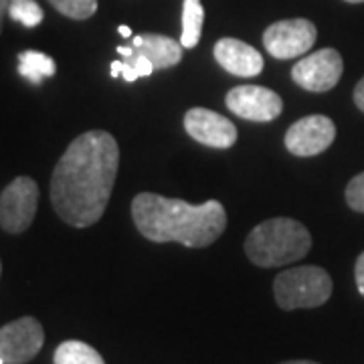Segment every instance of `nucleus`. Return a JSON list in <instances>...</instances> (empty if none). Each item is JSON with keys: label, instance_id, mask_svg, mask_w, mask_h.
<instances>
[{"label": "nucleus", "instance_id": "nucleus-1", "mask_svg": "<svg viewBox=\"0 0 364 364\" xmlns=\"http://www.w3.org/2000/svg\"><path fill=\"white\" fill-rule=\"evenodd\" d=\"M119 164L116 138L91 130L69 144L51 176V203L61 221L90 227L104 217Z\"/></svg>", "mask_w": 364, "mask_h": 364}, {"label": "nucleus", "instance_id": "nucleus-2", "mask_svg": "<svg viewBox=\"0 0 364 364\" xmlns=\"http://www.w3.org/2000/svg\"><path fill=\"white\" fill-rule=\"evenodd\" d=\"M138 231L156 243L176 241L184 247H208L227 227V210L219 200L188 205L181 198L140 193L132 200Z\"/></svg>", "mask_w": 364, "mask_h": 364}, {"label": "nucleus", "instance_id": "nucleus-3", "mask_svg": "<svg viewBox=\"0 0 364 364\" xmlns=\"http://www.w3.org/2000/svg\"><path fill=\"white\" fill-rule=\"evenodd\" d=\"M312 249V235L296 219L277 217L257 225L245 239V253L259 267H282L304 259Z\"/></svg>", "mask_w": 364, "mask_h": 364}, {"label": "nucleus", "instance_id": "nucleus-4", "mask_svg": "<svg viewBox=\"0 0 364 364\" xmlns=\"http://www.w3.org/2000/svg\"><path fill=\"white\" fill-rule=\"evenodd\" d=\"M273 294L282 310L318 308L332 296V277L316 265L291 267L275 277Z\"/></svg>", "mask_w": 364, "mask_h": 364}, {"label": "nucleus", "instance_id": "nucleus-5", "mask_svg": "<svg viewBox=\"0 0 364 364\" xmlns=\"http://www.w3.org/2000/svg\"><path fill=\"white\" fill-rule=\"evenodd\" d=\"M39 205V186L28 176L14 178L0 193V227L6 233H25L35 221Z\"/></svg>", "mask_w": 364, "mask_h": 364}, {"label": "nucleus", "instance_id": "nucleus-6", "mask_svg": "<svg viewBox=\"0 0 364 364\" xmlns=\"http://www.w3.org/2000/svg\"><path fill=\"white\" fill-rule=\"evenodd\" d=\"M316 37L318 31L308 18H287L265 28L263 45L275 59H294L310 51Z\"/></svg>", "mask_w": 364, "mask_h": 364}, {"label": "nucleus", "instance_id": "nucleus-7", "mask_svg": "<svg viewBox=\"0 0 364 364\" xmlns=\"http://www.w3.org/2000/svg\"><path fill=\"white\" fill-rule=\"evenodd\" d=\"M342 71H344L342 55L336 49L328 47V49H320L299 59L291 69V79L301 90L324 93L338 85Z\"/></svg>", "mask_w": 364, "mask_h": 364}, {"label": "nucleus", "instance_id": "nucleus-8", "mask_svg": "<svg viewBox=\"0 0 364 364\" xmlns=\"http://www.w3.org/2000/svg\"><path fill=\"white\" fill-rule=\"evenodd\" d=\"M45 344L39 320L25 316L0 328V358L4 364H26Z\"/></svg>", "mask_w": 364, "mask_h": 364}, {"label": "nucleus", "instance_id": "nucleus-9", "mask_svg": "<svg viewBox=\"0 0 364 364\" xmlns=\"http://www.w3.org/2000/svg\"><path fill=\"white\" fill-rule=\"evenodd\" d=\"M336 138V126L330 117L308 116L298 119L286 134V148L294 156L310 158L328 150Z\"/></svg>", "mask_w": 364, "mask_h": 364}, {"label": "nucleus", "instance_id": "nucleus-10", "mask_svg": "<svg viewBox=\"0 0 364 364\" xmlns=\"http://www.w3.org/2000/svg\"><path fill=\"white\" fill-rule=\"evenodd\" d=\"M227 107L249 122H272L282 114L284 102L275 91L261 85H239L227 93Z\"/></svg>", "mask_w": 364, "mask_h": 364}, {"label": "nucleus", "instance_id": "nucleus-11", "mask_svg": "<svg viewBox=\"0 0 364 364\" xmlns=\"http://www.w3.org/2000/svg\"><path fill=\"white\" fill-rule=\"evenodd\" d=\"M184 130L196 142L227 150L237 142V128L229 117L205 107H193L184 116Z\"/></svg>", "mask_w": 364, "mask_h": 364}, {"label": "nucleus", "instance_id": "nucleus-12", "mask_svg": "<svg viewBox=\"0 0 364 364\" xmlns=\"http://www.w3.org/2000/svg\"><path fill=\"white\" fill-rule=\"evenodd\" d=\"M213 55L225 71H229L231 75H237V77H255L263 71L261 53L255 47L239 39L225 37V39L217 41Z\"/></svg>", "mask_w": 364, "mask_h": 364}, {"label": "nucleus", "instance_id": "nucleus-13", "mask_svg": "<svg viewBox=\"0 0 364 364\" xmlns=\"http://www.w3.org/2000/svg\"><path fill=\"white\" fill-rule=\"evenodd\" d=\"M182 49L184 47L172 37L148 33V35H142V45L136 51L142 53L144 57L154 65V69H168V67L181 63Z\"/></svg>", "mask_w": 364, "mask_h": 364}, {"label": "nucleus", "instance_id": "nucleus-14", "mask_svg": "<svg viewBox=\"0 0 364 364\" xmlns=\"http://www.w3.org/2000/svg\"><path fill=\"white\" fill-rule=\"evenodd\" d=\"M117 53L124 57V61H114L112 63V77H119L122 75L128 83H134L136 79L150 77L154 73V65L144 57L142 53L136 51L134 47L119 45Z\"/></svg>", "mask_w": 364, "mask_h": 364}, {"label": "nucleus", "instance_id": "nucleus-15", "mask_svg": "<svg viewBox=\"0 0 364 364\" xmlns=\"http://www.w3.org/2000/svg\"><path fill=\"white\" fill-rule=\"evenodd\" d=\"M55 71V61L45 53L25 51L18 55V75L31 81L33 85H41L47 77H53Z\"/></svg>", "mask_w": 364, "mask_h": 364}, {"label": "nucleus", "instance_id": "nucleus-16", "mask_svg": "<svg viewBox=\"0 0 364 364\" xmlns=\"http://www.w3.org/2000/svg\"><path fill=\"white\" fill-rule=\"evenodd\" d=\"M205 23V9L200 0H184L182 2V33L181 45L184 49H193L200 41Z\"/></svg>", "mask_w": 364, "mask_h": 364}, {"label": "nucleus", "instance_id": "nucleus-17", "mask_svg": "<svg viewBox=\"0 0 364 364\" xmlns=\"http://www.w3.org/2000/svg\"><path fill=\"white\" fill-rule=\"evenodd\" d=\"M53 364H105L102 354L90 344L79 340H67L55 350Z\"/></svg>", "mask_w": 364, "mask_h": 364}, {"label": "nucleus", "instance_id": "nucleus-18", "mask_svg": "<svg viewBox=\"0 0 364 364\" xmlns=\"http://www.w3.org/2000/svg\"><path fill=\"white\" fill-rule=\"evenodd\" d=\"M9 16L14 23H21L26 28H35L43 23V9L35 0H11L9 4Z\"/></svg>", "mask_w": 364, "mask_h": 364}, {"label": "nucleus", "instance_id": "nucleus-19", "mask_svg": "<svg viewBox=\"0 0 364 364\" xmlns=\"http://www.w3.org/2000/svg\"><path fill=\"white\" fill-rule=\"evenodd\" d=\"M55 11L73 21H85L97 11V0H49Z\"/></svg>", "mask_w": 364, "mask_h": 364}, {"label": "nucleus", "instance_id": "nucleus-20", "mask_svg": "<svg viewBox=\"0 0 364 364\" xmlns=\"http://www.w3.org/2000/svg\"><path fill=\"white\" fill-rule=\"evenodd\" d=\"M346 203L352 210L364 213V172L354 176L346 186Z\"/></svg>", "mask_w": 364, "mask_h": 364}, {"label": "nucleus", "instance_id": "nucleus-21", "mask_svg": "<svg viewBox=\"0 0 364 364\" xmlns=\"http://www.w3.org/2000/svg\"><path fill=\"white\" fill-rule=\"evenodd\" d=\"M354 277H356V287H358L360 296L364 298V253H360V255H358V259H356Z\"/></svg>", "mask_w": 364, "mask_h": 364}, {"label": "nucleus", "instance_id": "nucleus-22", "mask_svg": "<svg viewBox=\"0 0 364 364\" xmlns=\"http://www.w3.org/2000/svg\"><path fill=\"white\" fill-rule=\"evenodd\" d=\"M354 104H356V107L364 114V77L360 79L358 85L354 87Z\"/></svg>", "mask_w": 364, "mask_h": 364}, {"label": "nucleus", "instance_id": "nucleus-23", "mask_svg": "<svg viewBox=\"0 0 364 364\" xmlns=\"http://www.w3.org/2000/svg\"><path fill=\"white\" fill-rule=\"evenodd\" d=\"M9 4H11V0H0V33H2V23H4V16L9 14Z\"/></svg>", "mask_w": 364, "mask_h": 364}, {"label": "nucleus", "instance_id": "nucleus-24", "mask_svg": "<svg viewBox=\"0 0 364 364\" xmlns=\"http://www.w3.org/2000/svg\"><path fill=\"white\" fill-rule=\"evenodd\" d=\"M117 31H119V35H122V37H126V39H132V28H130V26L122 25L119 28H117Z\"/></svg>", "mask_w": 364, "mask_h": 364}, {"label": "nucleus", "instance_id": "nucleus-25", "mask_svg": "<svg viewBox=\"0 0 364 364\" xmlns=\"http://www.w3.org/2000/svg\"><path fill=\"white\" fill-rule=\"evenodd\" d=\"M282 364H318V363H314V360H287V363H282Z\"/></svg>", "mask_w": 364, "mask_h": 364}, {"label": "nucleus", "instance_id": "nucleus-26", "mask_svg": "<svg viewBox=\"0 0 364 364\" xmlns=\"http://www.w3.org/2000/svg\"><path fill=\"white\" fill-rule=\"evenodd\" d=\"M346 2H350V4H360L364 0H346Z\"/></svg>", "mask_w": 364, "mask_h": 364}, {"label": "nucleus", "instance_id": "nucleus-27", "mask_svg": "<svg viewBox=\"0 0 364 364\" xmlns=\"http://www.w3.org/2000/svg\"><path fill=\"white\" fill-rule=\"evenodd\" d=\"M0 273H2V263H0Z\"/></svg>", "mask_w": 364, "mask_h": 364}]
</instances>
